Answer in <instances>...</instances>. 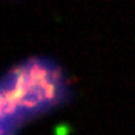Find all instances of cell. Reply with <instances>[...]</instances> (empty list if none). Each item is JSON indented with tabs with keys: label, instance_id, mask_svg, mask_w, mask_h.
<instances>
[{
	"label": "cell",
	"instance_id": "obj_1",
	"mask_svg": "<svg viewBox=\"0 0 135 135\" xmlns=\"http://www.w3.org/2000/svg\"><path fill=\"white\" fill-rule=\"evenodd\" d=\"M70 98L66 73L46 56L29 57L0 78V105L20 125L62 107Z\"/></svg>",
	"mask_w": 135,
	"mask_h": 135
},
{
	"label": "cell",
	"instance_id": "obj_2",
	"mask_svg": "<svg viewBox=\"0 0 135 135\" xmlns=\"http://www.w3.org/2000/svg\"><path fill=\"white\" fill-rule=\"evenodd\" d=\"M19 122L0 107V135H16Z\"/></svg>",
	"mask_w": 135,
	"mask_h": 135
}]
</instances>
